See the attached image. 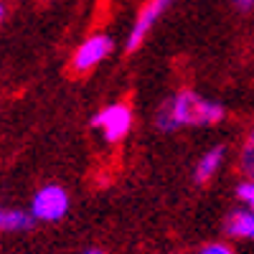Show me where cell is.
<instances>
[{"instance_id":"1","label":"cell","mask_w":254,"mask_h":254,"mask_svg":"<svg viewBox=\"0 0 254 254\" xmlns=\"http://www.w3.org/2000/svg\"><path fill=\"white\" fill-rule=\"evenodd\" d=\"M224 115L226 110L219 102L206 99L190 89H183L160 104V110L155 112V127L160 132H176L181 127H206V125H219Z\"/></svg>"},{"instance_id":"2","label":"cell","mask_w":254,"mask_h":254,"mask_svg":"<svg viewBox=\"0 0 254 254\" xmlns=\"http://www.w3.org/2000/svg\"><path fill=\"white\" fill-rule=\"evenodd\" d=\"M92 127L102 130L107 142H122L132 130V110L127 104H110L92 117Z\"/></svg>"},{"instance_id":"3","label":"cell","mask_w":254,"mask_h":254,"mask_svg":"<svg viewBox=\"0 0 254 254\" xmlns=\"http://www.w3.org/2000/svg\"><path fill=\"white\" fill-rule=\"evenodd\" d=\"M69 211V193L59 183H49L33 196L31 214L38 221H59Z\"/></svg>"},{"instance_id":"4","label":"cell","mask_w":254,"mask_h":254,"mask_svg":"<svg viewBox=\"0 0 254 254\" xmlns=\"http://www.w3.org/2000/svg\"><path fill=\"white\" fill-rule=\"evenodd\" d=\"M112 49H115V44H112L110 36H104V33L89 36L87 41H81V46L74 51V56H71V69H74L76 74H87V71L97 69L99 64L112 54Z\"/></svg>"},{"instance_id":"5","label":"cell","mask_w":254,"mask_h":254,"mask_svg":"<svg viewBox=\"0 0 254 254\" xmlns=\"http://www.w3.org/2000/svg\"><path fill=\"white\" fill-rule=\"evenodd\" d=\"M171 3H173V0H147V3L140 8V13L135 18L130 33H127V44H125L127 51L132 54V51H137L142 46V41L147 38V33H150L153 26L160 20V15L171 8Z\"/></svg>"},{"instance_id":"6","label":"cell","mask_w":254,"mask_h":254,"mask_svg":"<svg viewBox=\"0 0 254 254\" xmlns=\"http://www.w3.org/2000/svg\"><path fill=\"white\" fill-rule=\"evenodd\" d=\"M226 234L234 239H254V211H234L226 219Z\"/></svg>"},{"instance_id":"7","label":"cell","mask_w":254,"mask_h":254,"mask_svg":"<svg viewBox=\"0 0 254 254\" xmlns=\"http://www.w3.org/2000/svg\"><path fill=\"white\" fill-rule=\"evenodd\" d=\"M224 155H226V150H224V147H214V150L203 153V155H201V160L196 163L193 178H196L198 183H206V181H211V178L216 176V171L221 168V163H224Z\"/></svg>"},{"instance_id":"8","label":"cell","mask_w":254,"mask_h":254,"mask_svg":"<svg viewBox=\"0 0 254 254\" xmlns=\"http://www.w3.org/2000/svg\"><path fill=\"white\" fill-rule=\"evenodd\" d=\"M33 214L18 208H0V231H28L33 226Z\"/></svg>"},{"instance_id":"9","label":"cell","mask_w":254,"mask_h":254,"mask_svg":"<svg viewBox=\"0 0 254 254\" xmlns=\"http://www.w3.org/2000/svg\"><path fill=\"white\" fill-rule=\"evenodd\" d=\"M239 163H242L244 176H247L249 181H254V127H252V132H249V137H247V142H244V147H242Z\"/></svg>"},{"instance_id":"10","label":"cell","mask_w":254,"mask_h":254,"mask_svg":"<svg viewBox=\"0 0 254 254\" xmlns=\"http://www.w3.org/2000/svg\"><path fill=\"white\" fill-rule=\"evenodd\" d=\"M237 198L254 211V181H247V183H242V186L237 188Z\"/></svg>"},{"instance_id":"11","label":"cell","mask_w":254,"mask_h":254,"mask_svg":"<svg viewBox=\"0 0 254 254\" xmlns=\"http://www.w3.org/2000/svg\"><path fill=\"white\" fill-rule=\"evenodd\" d=\"M198 254H234V252H231V247H226V244H206Z\"/></svg>"},{"instance_id":"12","label":"cell","mask_w":254,"mask_h":254,"mask_svg":"<svg viewBox=\"0 0 254 254\" xmlns=\"http://www.w3.org/2000/svg\"><path fill=\"white\" fill-rule=\"evenodd\" d=\"M234 5L242 10H249V8H254V0H234Z\"/></svg>"},{"instance_id":"13","label":"cell","mask_w":254,"mask_h":254,"mask_svg":"<svg viewBox=\"0 0 254 254\" xmlns=\"http://www.w3.org/2000/svg\"><path fill=\"white\" fill-rule=\"evenodd\" d=\"M81 254H104V252H99V249H87V252H81Z\"/></svg>"},{"instance_id":"14","label":"cell","mask_w":254,"mask_h":254,"mask_svg":"<svg viewBox=\"0 0 254 254\" xmlns=\"http://www.w3.org/2000/svg\"><path fill=\"white\" fill-rule=\"evenodd\" d=\"M5 18V5H0V20Z\"/></svg>"}]
</instances>
